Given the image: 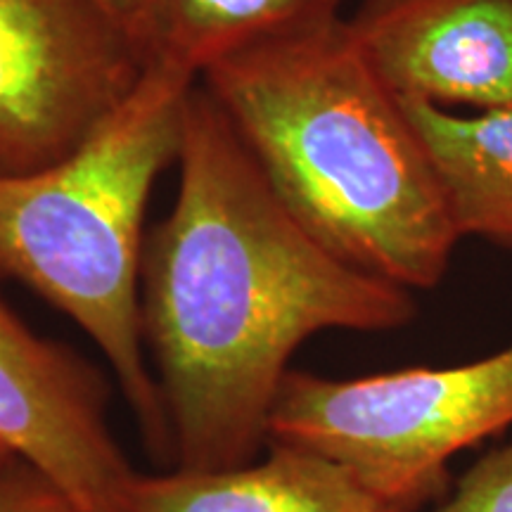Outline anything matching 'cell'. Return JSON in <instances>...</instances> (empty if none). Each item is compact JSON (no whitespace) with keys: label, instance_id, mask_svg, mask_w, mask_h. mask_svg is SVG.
Listing matches in <instances>:
<instances>
[{"label":"cell","instance_id":"1","mask_svg":"<svg viewBox=\"0 0 512 512\" xmlns=\"http://www.w3.org/2000/svg\"><path fill=\"white\" fill-rule=\"evenodd\" d=\"M178 192L147 238L143 335L181 470H230L268 444L287 363L325 330L411 325V290L351 268L278 200L207 88L185 102Z\"/></svg>","mask_w":512,"mask_h":512},{"label":"cell","instance_id":"2","mask_svg":"<svg viewBox=\"0 0 512 512\" xmlns=\"http://www.w3.org/2000/svg\"><path fill=\"white\" fill-rule=\"evenodd\" d=\"M202 79L320 247L403 290L444 280L463 238L425 145L347 19L242 50Z\"/></svg>","mask_w":512,"mask_h":512},{"label":"cell","instance_id":"3","mask_svg":"<svg viewBox=\"0 0 512 512\" xmlns=\"http://www.w3.org/2000/svg\"><path fill=\"white\" fill-rule=\"evenodd\" d=\"M195 76L152 62L133 93L69 155L0 174V275L74 320L107 358L140 432L174 456L171 425L145 361V214L178 159Z\"/></svg>","mask_w":512,"mask_h":512},{"label":"cell","instance_id":"4","mask_svg":"<svg viewBox=\"0 0 512 512\" xmlns=\"http://www.w3.org/2000/svg\"><path fill=\"white\" fill-rule=\"evenodd\" d=\"M512 427V344L453 368L332 380L285 375L268 444L316 453L382 501L415 510L465 448Z\"/></svg>","mask_w":512,"mask_h":512},{"label":"cell","instance_id":"5","mask_svg":"<svg viewBox=\"0 0 512 512\" xmlns=\"http://www.w3.org/2000/svg\"><path fill=\"white\" fill-rule=\"evenodd\" d=\"M145 69L100 0H0V174H29L69 155Z\"/></svg>","mask_w":512,"mask_h":512},{"label":"cell","instance_id":"6","mask_svg":"<svg viewBox=\"0 0 512 512\" xmlns=\"http://www.w3.org/2000/svg\"><path fill=\"white\" fill-rule=\"evenodd\" d=\"M98 370L0 299V444L79 512H131L138 472L114 439Z\"/></svg>","mask_w":512,"mask_h":512},{"label":"cell","instance_id":"7","mask_svg":"<svg viewBox=\"0 0 512 512\" xmlns=\"http://www.w3.org/2000/svg\"><path fill=\"white\" fill-rule=\"evenodd\" d=\"M347 27L399 100L512 105V0H361Z\"/></svg>","mask_w":512,"mask_h":512},{"label":"cell","instance_id":"8","mask_svg":"<svg viewBox=\"0 0 512 512\" xmlns=\"http://www.w3.org/2000/svg\"><path fill=\"white\" fill-rule=\"evenodd\" d=\"M230 470L136 475L131 512H413L370 494L344 467L285 444Z\"/></svg>","mask_w":512,"mask_h":512},{"label":"cell","instance_id":"9","mask_svg":"<svg viewBox=\"0 0 512 512\" xmlns=\"http://www.w3.org/2000/svg\"><path fill=\"white\" fill-rule=\"evenodd\" d=\"M439 178L460 238L512 252V105L472 117L401 100Z\"/></svg>","mask_w":512,"mask_h":512},{"label":"cell","instance_id":"10","mask_svg":"<svg viewBox=\"0 0 512 512\" xmlns=\"http://www.w3.org/2000/svg\"><path fill=\"white\" fill-rule=\"evenodd\" d=\"M344 0H155V57L183 72L207 69L261 43L342 19Z\"/></svg>","mask_w":512,"mask_h":512},{"label":"cell","instance_id":"11","mask_svg":"<svg viewBox=\"0 0 512 512\" xmlns=\"http://www.w3.org/2000/svg\"><path fill=\"white\" fill-rule=\"evenodd\" d=\"M434 512H512V441L467 470Z\"/></svg>","mask_w":512,"mask_h":512},{"label":"cell","instance_id":"12","mask_svg":"<svg viewBox=\"0 0 512 512\" xmlns=\"http://www.w3.org/2000/svg\"><path fill=\"white\" fill-rule=\"evenodd\" d=\"M0 512H79L57 486L34 467L12 460L0 470Z\"/></svg>","mask_w":512,"mask_h":512},{"label":"cell","instance_id":"13","mask_svg":"<svg viewBox=\"0 0 512 512\" xmlns=\"http://www.w3.org/2000/svg\"><path fill=\"white\" fill-rule=\"evenodd\" d=\"M100 3L126 29L150 67L155 57V0H100Z\"/></svg>","mask_w":512,"mask_h":512},{"label":"cell","instance_id":"14","mask_svg":"<svg viewBox=\"0 0 512 512\" xmlns=\"http://www.w3.org/2000/svg\"><path fill=\"white\" fill-rule=\"evenodd\" d=\"M12 460H17L15 456H12V453L8 451V448H5L3 444H0V470H3L5 465H10Z\"/></svg>","mask_w":512,"mask_h":512}]
</instances>
